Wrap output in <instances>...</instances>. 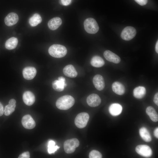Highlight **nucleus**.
I'll list each match as a JSON object with an SVG mask.
<instances>
[{"label":"nucleus","instance_id":"11","mask_svg":"<svg viewBox=\"0 0 158 158\" xmlns=\"http://www.w3.org/2000/svg\"><path fill=\"white\" fill-rule=\"evenodd\" d=\"M37 73V70L33 67L28 66L25 68L23 71V75L24 78L27 80L33 79Z\"/></svg>","mask_w":158,"mask_h":158},{"label":"nucleus","instance_id":"13","mask_svg":"<svg viewBox=\"0 0 158 158\" xmlns=\"http://www.w3.org/2000/svg\"><path fill=\"white\" fill-rule=\"evenodd\" d=\"M103 55L105 59L109 61L118 63L121 61V59L118 55L109 50L105 51Z\"/></svg>","mask_w":158,"mask_h":158},{"label":"nucleus","instance_id":"12","mask_svg":"<svg viewBox=\"0 0 158 158\" xmlns=\"http://www.w3.org/2000/svg\"><path fill=\"white\" fill-rule=\"evenodd\" d=\"M93 83L96 89L98 90H102L105 87V83L103 77L101 75H95L93 78Z\"/></svg>","mask_w":158,"mask_h":158},{"label":"nucleus","instance_id":"18","mask_svg":"<svg viewBox=\"0 0 158 158\" xmlns=\"http://www.w3.org/2000/svg\"><path fill=\"white\" fill-rule=\"evenodd\" d=\"M61 19L58 17L50 19L48 23L49 28L51 30L57 29L61 24Z\"/></svg>","mask_w":158,"mask_h":158},{"label":"nucleus","instance_id":"25","mask_svg":"<svg viewBox=\"0 0 158 158\" xmlns=\"http://www.w3.org/2000/svg\"><path fill=\"white\" fill-rule=\"evenodd\" d=\"M18 43V39L15 37H12L8 39L6 42L5 47L9 50L15 49L17 47Z\"/></svg>","mask_w":158,"mask_h":158},{"label":"nucleus","instance_id":"23","mask_svg":"<svg viewBox=\"0 0 158 158\" xmlns=\"http://www.w3.org/2000/svg\"><path fill=\"white\" fill-rule=\"evenodd\" d=\"M139 134L141 137L144 141L149 142L152 140L151 135L146 128L142 127L139 130Z\"/></svg>","mask_w":158,"mask_h":158},{"label":"nucleus","instance_id":"5","mask_svg":"<svg viewBox=\"0 0 158 158\" xmlns=\"http://www.w3.org/2000/svg\"><path fill=\"white\" fill-rule=\"evenodd\" d=\"M79 141L76 138L68 139L65 141L63 147L65 152L67 154H71L75 150L76 148L79 145Z\"/></svg>","mask_w":158,"mask_h":158},{"label":"nucleus","instance_id":"6","mask_svg":"<svg viewBox=\"0 0 158 158\" xmlns=\"http://www.w3.org/2000/svg\"><path fill=\"white\" fill-rule=\"evenodd\" d=\"M136 34V31L135 28L131 26H127L122 30L121 37L124 40L129 41L133 38Z\"/></svg>","mask_w":158,"mask_h":158},{"label":"nucleus","instance_id":"34","mask_svg":"<svg viewBox=\"0 0 158 158\" xmlns=\"http://www.w3.org/2000/svg\"><path fill=\"white\" fill-rule=\"evenodd\" d=\"M154 135L157 138H158V128L157 127L154 131Z\"/></svg>","mask_w":158,"mask_h":158},{"label":"nucleus","instance_id":"22","mask_svg":"<svg viewBox=\"0 0 158 158\" xmlns=\"http://www.w3.org/2000/svg\"><path fill=\"white\" fill-rule=\"evenodd\" d=\"M90 64L94 67L99 68L103 66L105 64V62L100 56H95L92 58L90 61Z\"/></svg>","mask_w":158,"mask_h":158},{"label":"nucleus","instance_id":"19","mask_svg":"<svg viewBox=\"0 0 158 158\" xmlns=\"http://www.w3.org/2000/svg\"><path fill=\"white\" fill-rule=\"evenodd\" d=\"M112 88L113 92L116 94L122 95H123L125 91L123 85L118 82H115L112 85Z\"/></svg>","mask_w":158,"mask_h":158},{"label":"nucleus","instance_id":"16","mask_svg":"<svg viewBox=\"0 0 158 158\" xmlns=\"http://www.w3.org/2000/svg\"><path fill=\"white\" fill-rule=\"evenodd\" d=\"M23 99L25 104L28 106H31L34 103L35 97L32 92L26 91L23 94Z\"/></svg>","mask_w":158,"mask_h":158},{"label":"nucleus","instance_id":"24","mask_svg":"<svg viewBox=\"0 0 158 158\" xmlns=\"http://www.w3.org/2000/svg\"><path fill=\"white\" fill-rule=\"evenodd\" d=\"M146 111L147 114L152 121L154 122L158 121V114L153 107L151 106L147 107L146 109Z\"/></svg>","mask_w":158,"mask_h":158},{"label":"nucleus","instance_id":"3","mask_svg":"<svg viewBox=\"0 0 158 158\" xmlns=\"http://www.w3.org/2000/svg\"><path fill=\"white\" fill-rule=\"evenodd\" d=\"M84 26L85 30L89 34H95L99 30L97 22L92 18H88L85 19L84 23Z\"/></svg>","mask_w":158,"mask_h":158},{"label":"nucleus","instance_id":"35","mask_svg":"<svg viewBox=\"0 0 158 158\" xmlns=\"http://www.w3.org/2000/svg\"><path fill=\"white\" fill-rule=\"evenodd\" d=\"M155 50L156 52L158 53V40L156 42L155 46Z\"/></svg>","mask_w":158,"mask_h":158},{"label":"nucleus","instance_id":"21","mask_svg":"<svg viewBox=\"0 0 158 158\" xmlns=\"http://www.w3.org/2000/svg\"><path fill=\"white\" fill-rule=\"evenodd\" d=\"M146 90L143 86H139L134 88L133 90V95L136 98L141 99L145 95Z\"/></svg>","mask_w":158,"mask_h":158},{"label":"nucleus","instance_id":"29","mask_svg":"<svg viewBox=\"0 0 158 158\" xmlns=\"http://www.w3.org/2000/svg\"><path fill=\"white\" fill-rule=\"evenodd\" d=\"M72 0H59V3L63 6H68L71 3Z\"/></svg>","mask_w":158,"mask_h":158},{"label":"nucleus","instance_id":"4","mask_svg":"<svg viewBox=\"0 0 158 158\" xmlns=\"http://www.w3.org/2000/svg\"><path fill=\"white\" fill-rule=\"evenodd\" d=\"M89 119V115L86 112L80 113L76 116L74 121L75 124L78 128H83L87 125Z\"/></svg>","mask_w":158,"mask_h":158},{"label":"nucleus","instance_id":"33","mask_svg":"<svg viewBox=\"0 0 158 158\" xmlns=\"http://www.w3.org/2000/svg\"><path fill=\"white\" fill-rule=\"evenodd\" d=\"M4 113L3 106L0 102V116H2Z\"/></svg>","mask_w":158,"mask_h":158},{"label":"nucleus","instance_id":"28","mask_svg":"<svg viewBox=\"0 0 158 158\" xmlns=\"http://www.w3.org/2000/svg\"><path fill=\"white\" fill-rule=\"evenodd\" d=\"M89 158H101L102 155L101 153L97 150H93L89 153Z\"/></svg>","mask_w":158,"mask_h":158},{"label":"nucleus","instance_id":"10","mask_svg":"<svg viewBox=\"0 0 158 158\" xmlns=\"http://www.w3.org/2000/svg\"><path fill=\"white\" fill-rule=\"evenodd\" d=\"M89 106L92 107H95L101 103V100L99 96L97 94H92L89 95L86 99Z\"/></svg>","mask_w":158,"mask_h":158},{"label":"nucleus","instance_id":"31","mask_svg":"<svg viewBox=\"0 0 158 158\" xmlns=\"http://www.w3.org/2000/svg\"><path fill=\"white\" fill-rule=\"evenodd\" d=\"M138 4L141 6L145 5L147 3L148 0H134Z\"/></svg>","mask_w":158,"mask_h":158},{"label":"nucleus","instance_id":"17","mask_svg":"<svg viewBox=\"0 0 158 158\" xmlns=\"http://www.w3.org/2000/svg\"><path fill=\"white\" fill-rule=\"evenodd\" d=\"M122 110V106L118 103L112 104L109 108L110 113L114 116H116L119 115L121 113Z\"/></svg>","mask_w":158,"mask_h":158},{"label":"nucleus","instance_id":"8","mask_svg":"<svg viewBox=\"0 0 158 158\" xmlns=\"http://www.w3.org/2000/svg\"><path fill=\"white\" fill-rule=\"evenodd\" d=\"M66 85L65 83V79L62 76L59 77L58 80H55L52 83V86L53 89L58 92L63 91Z\"/></svg>","mask_w":158,"mask_h":158},{"label":"nucleus","instance_id":"9","mask_svg":"<svg viewBox=\"0 0 158 158\" xmlns=\"http://www.w3.org/2000/svg\"><path fill=\"white\" fill-rule=\"evenodd\" d=\"M21 122L23 126L27 129H32L35 126V122L31 116L29 114L24 116Z\"/></svg>","mask_w":158,"mask_h":158},{"label":"nucleus","instance_id":"27","mask_svg":"<svg viewBox=\"0 0 158 158\" xmlns=\"http://www.w3.org/2000/svg\"><path fill=\"white\" fill-rule=\"evenodd\" d=\"M55 142L53 140H51L49 142L48 151L49 154L54 153L59 148V147L57 145L55 146Z\"/></svg>","mask_w":158,"mask_h":158},{"label":"nucleus","instance_id":"1","mask_svg":"<svg viewBox=\"0 0 158 158\" xmlns=\"http://www.w3.org/2000/svg\"><path fill=\"white\" fill-rule=\"evenodd\" d=\"M74 103V98L71 95H66L59 97L57 100L56 105L59 109L66 110L72 107Z\"/></svg>","mask_w":158,"mask_h":158},{"label":"nucleus","instance_id":"14","mask_svg":"<svg viewBox=\"0 0 158 158\" xmlns=\"http://www.w3.org/2000/svg\"><path fill=\"white\" fill-rule=\"evenodd\" d=\"M19 18L16 13L11 12L9 13L5 18L4 22L6 25L8 26H13L18 22Z\"/></svg>","mask_w":158,"mask_h":158},{"label":"nucleus","instance_id":"30","mask_svg":"<svg viewBox=\"0 0 158 158\" xmlns=\"http://www.w3.org/2000/svg\"><path fill=\"white\" fill-rule=\"evenodd\" d=\"M30 157V153L28 152H26L21 154L18 158H29Z\"/></svg>","mask_w":158,"mask_h":158},{"label":"nucleus","instance_id":"2","mask_svg":"<svg viewBox=\"0 0 158 158\" xmlns=\"http://www.w3.org/2000/svg\"><path fill=\"white\" fill-rule=\"evenodd\" d=\"M48 52L49 54L53 57L61 58L66 55L67 50L66 48L63 45L54 44L49 47Z\"/></svg>","mask_w":158,"mask_h":158},{"label":"nucleus","instance_id":"32","mask_svg":"<svg viewBox=\"0 0 158 158\" xmlns=\"http://www.w3.org/2000/svg\"><path fill=\"white\" fill-rule=\"evenodd\" d=\"M153 101L154 103L157 106H158V93H156L154 95Z\"/></svg>","mask_w":158,"mask_h":158},{"label":"nucleus","instance_id":"7","mask_svg":"<svg viewBox=\"0 0 158 158\" xmlns=\"http://www.w3.org/2000/svg\"><path fill=\"white\" fill-rule=\"evenodd\" d=\"M135 151L140 155L146 157H150L152 151L150 147L145 145H139L135 148Z\"/></svg>","mask_w":158,"mask_h":158},{"label":"nucleus","instance_id":"26","mask_svg":"<svg viewBox=\"0 0 158 158\" xmlns=\"http://www.w3.org/2000/svg\"><path fill=\"white\" fill-rule=\"evenodd\" d=\"M42 21V18L38 13L34 14L29 19V22L30 25L35 27L40 23Z\"/></svg>","mask_w":158,"mask_h":158},{"label":"nucleus","instance_id":"20","mask_svg":"<svg viewBox=\"0 0 158 158\" xmlns=\"http://www.w3.org/2000/svg\"><path fill=\"white\" fill-rule=\"evenodd\" d=\"M16 101L13 99H11L8 104L6 106L4 110V114L6 116L11 114L15 110L16 107Z\"/></svg>","mask_w":158,"mask_h":158},{"label":"nucleus","instance_id":"15","mask_svg":"<svg viewBox=\"0 0 158 158\" xmlns=\"http://www.w3.org/2000/svg\"><path fill=\"white\" fill-rule=\"evenodd\" d=\"M63 72L66 76L71 78H75L78 73L74 66L72 65H68L63 68Z\"/></svg>","mask_w":158,"mask_h":158}]
</instances>
